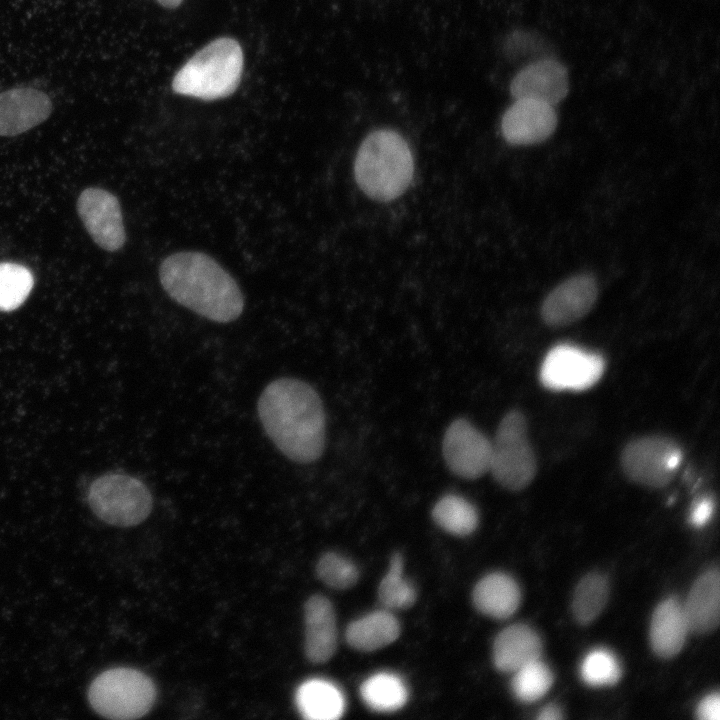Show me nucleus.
<instances>
[{
  "mask_svg": "<svg viewBox=\"0 0 720 720\" xmlns=\"http://www.w3.org/2000/svg\"><path fill=\"white\" fill-rule=\"evenodd\" d=\"M491 442L489 472L494 480L512 492L527 488L536 477L538 463L525 415L516 409L507 412Z\"/></svg>",
  "mask_w": 720,
  "mask_h": 720,
  "instance_id": "obj_5",
  "label": "nucleus"
},
{
  "mask_svg": "<svg viewBox=\"0 0 720 720\" xmlns=\"http://www.w3.org/2000/svg\"><path fill=\"white\" fill-rule=\"evenodd\" d=\"M401 632L398 619L390 610L370 612L352 621L345 632L348 645L361 652H373L397 640Z\"/></svg>",
  "mask_w": 720,
  "mask_h": 720,
  "instance_id": "obj_21",
  "label": "nucleus"
},
{
  "mask_svg": "<svg viewBox=\"0 0 720 720\" xmlns=\"http://www.w3.org/2000/svg\"><path fill=\"white\" fill-rule=\"evenodd\" d=\"M567 68L548 57L525 65L512 79L510 93L515 99L530 98L552 106L563 101L569 93Z\"/></svg>",
  "mask_w": 720,
  "mask_h": 720,
  "instance_id": "obj_14",
  "label": "nucleus"
},
{
  "mask_svg": "<svg viewBox=\"0 0 720 720\" xmlns=\"http://www.w3.org/2000/svg\"><path fill=\"white\" fill-rule=\"evenodd\" d=\"M296 705L300 714L311 720H334L342 716L345 700L342 692L329 681L311 679L296 692Z\"/></svg>",
  "mask_w": 720,
  "mask_h": 720,
  "instance_id": "obj_22",
  "label": "nucleus"
},
{
  "mask_svg": "<svg viewBox=\"0 0 720 720\" xmlns=\"http://www.w3.org/2000/svg\"><path fill=\"white\" fill-rule=\"evenodd\" d=\"M404 561L401 554L392 556L389 569L379 583L378 599L387 610L408 609L416 601V590L404 577Z\"/></svg>",
  "mask_w": 720,
  "mask_h": 720,
  "instance_id": "obj_26",
  "label": "nucleus"
},
{
  "mask_svg": "<svg viewBox=\"0 0 720 720\" xmlns=\"http://www.w3.org/2000/svg\"><path fill=\"white\" fill-rule=\"evenodd\" d=\"M689 633L682 602L673 596L661 601L653 611L649 627L654 654L663 659L675 657L683 649Z\"/></svg>",
  "mask_w": 720,
  "mask_h": 720,
  "instance_id": "obj_17",
  "label": "nucleus"
},
{
  "mask_svg": "<svg viewBox=\"0 0 720 720\" xmlns=\"http://www.w3.org/2000/svg\"><path fill=\"white\" fill-rule=\"evenodd\" d=\"M472 599L479 612L490 618L503 620L512 616L519 608L521 591L510 575L493 572L477 582Z\"/></svg>",
  "mask_w": 720,
  "mask_h": 720,
  "instance_id": "obj_20",
  "label": "nucleus"
},
{
  "mask_svg": "<svg viewBox=\"0 0 720 720\" xmlns=\"http://www.w3.org/2000/svg\"><path fill=\"white\" fill-rule=\"evenodd\" d=\"M257 411L266 434L287 458L307 464L322 456L326 416L310 384L292 377L273 380L259 396Z\"/></svg>",
  "mask_w": 720,
  "mask_h": 720,
  "instance_id": "obj_1",
  "label": "nucleus"
},
{
  "mask_svg": "<svg viewBox=\"0 0 720 720\" xmlns=\"http://www.w3.org/2000/svg\"><path fill=\"white\" fill-rule=\"evenodd\" d=\"M243 52L232 38H218L196 52L177 72L174 92L203 100L227 97L238 87Z\"/></svg>",
  "mask_w": 720,
  "mask_h": 720,
  "instance_id": "obj_4",
  "label": "nucleus"
},
{
  "mask_svg": "<svg viewBox=\"0 0 720 720\" xmlns=\"http://www.w3.org/2000/svg\"><path fill=\"white\" fill-rule=\"evenodd\" d=\"M713 511L714 502L710 497L697 500L690 513L691 524L695 527L704 526L711 519Z\"/></svg>",
  "mask_w": 720,
  "mask_h": 720,
  "instance_id": "obj_32",
  "label": "nucleus"
},
{
  "mask_svg": "<svg viewBox=\"0 0 720 720\" xmlns=\"http://www.w3.org/2000/svg\"><path fill=\"white\" fill-rule=\"evenodd\" d=\"M156 686L145 673L127 667L108 669L90 684L88 700L101 716L115 720L146 715L156 700Z\"/></svg>",
  "mask_w": 720,
  "mask_h": 720,
  "instance_id": "obj_6",
  "label": "nucleus"
},
{
  "mask_svg": "<svg viewBox=\"0 0 720 720\" xmlns=\"http://www.w3.org/2000/svg\"><path fill=\"white\" fill-rule=\"evenodd\" d=\"M34 285L31 271L23 265L0 263V311L8 312L21 306Z\"/></svg>",
  "mask_w": 720,
  "mask_h": 720,
  "instance_id": "obj_28",
  "label": "nucleus"
},
{
  "mask_svg": "<svg viewBox=\"0 0 720 720\" xmlns=\"http://www.w3.org/2000/svg\"><path fill=\"white\" fill-rule=\"evenodd\" d=\"M690 632L707 634L717 629L720 611V575L717 568L703 572L682 602Z\"/></svg>",
  "mask_w": 720,
  "mask_h": 720,
  "instance_id": "obj_18",
  "label": "nucleus"
},
{
  "mask_svg": "<svg viewBox=\"0 0 720 720\" xmlns=\"http://www.w3.org/2000/svg\"><path fill=\"white\" fill-rule=\"evenodd\" d=\"M621 675L618 658L606 648L589 651L580 665L581 679L592 687L612 686L620 680Z\"/></svg>",
  "mask_w": 720,
  "mask_h": 720,
  "instance_id": "obj_29",
  "label": "nucleus"
},
{
  "mask_svg": "<svg viewBox=\"0 0 720 720\" xmlns=\"http://www.w3.org/2000/svg\"><path fill=\"white\" fill-rule=\"evenodd\" d=\"M682 451L671 438L646 435L629 441L620 454V467L632 483L648 488H664L675 478Z\"/></svg>",
  "mask_w": 720,
  "mask_h": 720,
  "instance_id": "obj_8",
  "label": "nucleus"
},
{
  "mask_svg": "<svg viewBox=\"0 0 720 720\" xmlns=\"http://www.w3.org/2000/svg\"><path fill=\"white\" fill-rule=\"evenodd\" d=\"M53 104L44 91L14 87L0 93V136H16L43 123Z\"/></svg>",
  "mask_w": 720,
  "mask_h": 720,
  "instance_id": "obj_15",
  "label": "nucleus"
},
{
  "mask_svg": "<svg viewBox=\"0 0 720 720\" xmlns=\"http://www.w3.org/2000/svg\"><path fill=\"white\" fill-rule=\"evenodd\" d=\"M610 585L605 575L590 572L575 586L571 599L574 620L583 626L594 622L602 613L609 599Z\"/></svg>",
  "mask_w": 720,
  "mask_h": 720,
  "instance_id": "obj_23",
  "label": "nucleus"
},
{
  "mask_svg": "<svg viewBox=\"0 0 720 720\" xmlns=\"http://www.w3.org/2000/svg\"><path fill=\"white\" fill-rule=\"evenodd\" d=\"M491 450L492 442L464 418L451 422L443 436L445 463L462 479L475 480L489 472Z\"/></svg>",
  "mask_w": 720,
  "mask_h": 720,
  "instance_id": "obj_10",
  "label": "nucleus"
},
{
  "mask_svg": "<svg viewBox=\"0 0 720 720\" xmlns=\"http://www.w3.org/2000/svg\"><path fill=\"white\" fill-rule=\"evenodd\" d=\"M315 572L321 582L335 590L350 589L359 579L357 566L335 552L323 554L316 563Z\"/></svg>",
  "mask_w": 720,
  "mask_h": 720,
  "instance_id": "obj_30",
  "label": "nucleus"
},
{
  "mask_svg": "<svg viewBox=\"0 0 720 720\" xmlns=\"http://www.w3.org/2000/svg\"><path fill=\"white\" fill-rule=\"evenodd\" d=\"M360 694L365 704L377 712L399 710L408 699V691L402 679L387 672L366 679L360 687Z\"/></svg>",
  "mask_w": 720,
  "mask_h": 720,
  "instance_id": "obj_24",
  "label": "nucleus"
},
{
  "mask_svg": "<svg viewBox=\"0 0 720 720\" xmlns=\"http://www.w3.org/2000/svg\"><path fill=\"white\" fill-rule=\"evenodd\" d=\"M338 632L331 601L319 594L304 605V652L309 662L323 664L336 652Z\"/></svg>",
  "mask_w": 720,
  "mask_h": 720,
  "instance_id": "obj_16",
  "label": "nucleus"
},
{
  "mask_svg": "<svg viewBox=\"0 0 720 720\" xmlns=\"http://www.w3.org/2000/svg\"><path fill=\"white\" fill-rule=\"evenodd\" d=\"M558 118L554 106L530 98L515 99L504 112L501 131L513 145H532L545 141L556 130Z\"/></svg>",
  "mask_w": 720,
  "mask_h": 720,
  "instance_id": "obj_13",
  "label": "nucleus"
},
{
  "mask_svg": "<svg viewBox=\"0 0 720 720\" xmlns=\"http://www.w3.org/2000/svg\"><path fill=\"white\" fill-rule=\"evenodd\" d=\"M159 278L175 302L211 321H234L244 309V297L236 281L202 252L182 251L166 257Z\"/></svg>",
  "mask_w": 720,
  "mask_h": 720,
  "instance_id": "obj_2",
  "label": "nucleus"
},
{
  "mask_svg": "<svg viewBox=\"0 0 720 720\" xmlns=\"http://www.w3.org/2000/svg\"><path fill=\"white\" fill-rule=\"evenodd\" d=\"M88 502L99 519L118 527L142 523L153 508L148 487L135 477L119 473L97 478L90 486Z\"/></svg>",
  "mask_w": 720,
  "mask_h": 720,
  "instance_id": "obj_7",
  "label": "nucleus"
},
{
  "mask_svg": "<svg viewBox=\"0 0 720 720\" xmlns=\"http://www.w3.org/2000/svg\"><path fill=\"white\" fill-rule=\"evenodd\" d=\"M432 518L441 529L455 536L472 534L479 522L475 506L456 494L440 498L432 509Z\"/></svg>",
  "mask_w": 720,
  "mask_h": 720,
  "instance_id": "obj_25",
  "label": "nucleus"
},
{
  "mask_svg": "<svg viewBox=\"0 0 720 720\" xmlns=\"http://www.w3.org/2000/svg\"><path fill=\"white\" fill-rule=\"evenodd\" d=\"M598 284L590 274H577L558 284L544 299L540 315L553 328L565 327L585 317L598 298Z\"/></svg>",
  "mask_w": 720,
  "mask_h": 720,
  "instance_id": "obj_12",
  "label": "nucleus"
},
{
  "mask_svg": "<svg viewBox=\"0 0 720 720\" xmlns=\"http://www.w3.org/2000/svg\"><path fill=\"white\" fill-rule=\"evenodd\" d=\"M162 6L166 8H175L180 5L182 0H157Z\"/></svg>",
  "mask_w": 720,
  "mask_h": 720,
  "instance_id": "obj_34",
  "label": "nucleus"
},
{
  "mask_svg": "<svg viewBox=\"0 0 720 720\" xmlns=\"http://www.w3.org/2000/svg\"><path fill=\"white\" fill-rule=\"evenodd\" d=\"M414 160L406 140L390 129L369 133L360 144L354 162L355 180L370 198L390 201L409 186Z\"/></svg>",
  "mask_w": 720,
  "mask_h": 720,
  "instance_id": "obj_3",
  "label": "nucleus"
},
{
  "mask_svg": "<svg viewBox=\"0 0 720 720\" xmlns=\"http://www.w3.org/2000/svg\"><path fill=\"white\" fill-rule=\"evenodd\" d=\"M77 212L93 241L102 249L115 252L126 241L120 203L107 190L90 187L77 200Z\"/></svg>",
  "mask_w": 720,
  "mask_h": 720,
  "instance_id": "obj_11",
  "label": "nucleus"
},
{
  "mask_svg": "<svg viewBox=\"0 0 720 720\" xmlns=\"http://www.w3.org/2000/svg\"><path fill=\"white\" fill-rule=\"evenodd\" d=\"M542 641L538 633L526 624H513L495 638L492 661L497 670L513 673L525 664L539 659Z\"/></svg>",
  "mask_w": 720,
  "mask_h": 720,
  "instance_id": "obj_19",
  "label": "nucleus"
},
{
  "mask_svg": "<svg viewBox=\"0 0 720 720\" xmlns=\"http://www.w3.org/2000/svg\"><path fill=\"white\" fill-rule=\"evenodd\" d=\"M605 370L604 358L569 344L554 346L540 368L542 385L554 391H584L593 387Z\"/></svg>",
  "mask_w": 720,
  "mask_h": 720,
  "instance_id": "obj_9",
  "label": "nucleus"
},
{
  "mask_svg": "<svg viewBox=\"0 0 720 720\" xmlns=\"http://www.w3.org/2000/svg\"><path fill=\"white\" fill-rule=\"evenodd\" d=\"M696 716L701 720H719L720 718V696L713 692L699 702L696 708Z\"/></svg>",
  "mask_w": 720,
  "mask_h": 720,
  "instance_id": "obj_31",
  "label": "nucleus"
},
{
  "mask_svg": "<svg viewBox=\"0 0 720 720\" xmlns=\"http://www.w3.org/2000/svg\"><path fill=\"white\" fill-rule=\"evenodd\" d=\"M511 690L516 699L531 703L541 699L551 688L554 678L550 668L540 658L513 672Z\"/></svg>",
  "mask_w": 720,
  "mask_h": 720,
  "instance_id": "obj_27",
  "label": "nucleus"
},
{
  "mask_svg": "<svg viewBox=\"0 0 720 720\" xmlns=\"http://www.w3.org/2000/svg\"><path fill=\"white\" fill-rule=\"evenodd\" d=\"M562 718L561 710L556 705H547L541 709L537 719L540 720H557Z\"/></svg>",
  "mask_w": 720,
  "mask_h": 720,
  "instance_id": "obj_33",
  "label": "nucleus"
}]
</instances>
